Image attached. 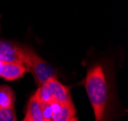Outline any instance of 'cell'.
<instances>
[{
    "mask_svg": "<svg viewBox=\"0 0 128 121\" xmlns=\"http://www.w3.org/2000/svg\"><path fill=\"white\" fill-rule=\"evenodd\" d=\"M22 121H25V120H22Z\"/></svg>",
    "mask_w": 128,
    "mask_h": 121,
    "instance_id": "cell-11",
    "label": "cell"
},
{
    "mask_svg": "<svg viewBox=\"0 0 128 121\" xmlns=\"http://www.w3.org/2000/svg\"><path fill=\"white\" fill-rule=\"evenodd\" d=\"M23 120L25 121H45L41 111V105L40 102L32 95L31 98L29 99L28 105H27L26 113Z\"/></svg>",
    "mask_w": 128,
    "mask_h": 121,
    "instance_id": "cell-7",
    "label": "cell"
},
{
    "mask_svg": "<svg viewBox=\"0 0 128 121\" xmlns=\"http://www.w3.org/2000/svg\"><path fill=\"white\" fill-rule=\"evenodd\" d=\"M0 60L7 63H16L24 65V52L17 42L0 39Z\"/></svg>",
    "mask_w": 128,
    "mask_h": 121,
    "instance_id": "cell-4",
    "label": "cell"
},
{
    "mask_svg": "<svg viewBox=\"0 0 128 121\" xmlns=\"http://www.w3.org/2000/svg\"><path fill=\"white\" fill-rule=\"evenodd\" d=\"M0 121H17L14 107L0 109Z\"/></svg>",
    "mask_w": 128,
    "mask_h": 121,
    "instance_id": "cell-9",
    "label": "cell"
},
{
    "mask_svg": "<svg viewBox=\"0 0 128 121\" xmlns=\"http://www.w3.org/2000/svg\"><path fill=\"white\" fill-rule=\"evenodd\" d=\"M45 121H50V120H45ZM69 121H78V119L76 118V116H75V117H73V118H71Z\"/></svg>",
    "mask_w": 128,
    "mask_h": 121,
    "instance_id": "cell-10",
    "label": "cell"
},
{
    "mask_svg": "<svg viewBox=\"0 0 128 121\" xmlns=\"http://www.w3.org/2000/svg\"><path fill=\"white\" fill-rule=\"evenodd\" d=\"M24 52V66L31 72L38 87L51 78H56V70L43 60L32 47L22 45Z\"/></svg>",
    "mask_w": 128,
    "mask_h": 121,
    "instance_id": "cell-2",
    "label": "cell"
},
{
    "mask_svg": "<svg viewBox=\"0 0 128 121\" xmlns=\"http://www.w3.org/2000/svg\"><path fill=\"white\" fill-rule=\"evenodd\" d=\"M16 104V94L9 86H0V109L14 108Z\"/></svg>",
    "mask_w": 128,
    "mask_h": 121,
    "instance_id": "cell-8",
    "label": "cell"
},
{
    "mask_svg": "<svg viewBox=\"0 0 128 121\" xmlns=\"http://www.w3.org/2000/svg\"><path fill=\"white\" fill-rule=\"evenodd\" d=\"M27 72L26 67L16 63H7L0 60V78L6 81H16L22 78Z\"/></svg>",
    "mask_w": 128,
    "mask_h": 121,
    "instance_id": "cell-6",
    "label": "cell"
},
{
    "mask_svg": "<svg viewBox=\"0 0 128 121\" xmlns=\"http://www.w3.org/2000/svg\"><path fill=\"white\" fill-rule=\"evenodd\" d=\"M34 96L40 103H71L72 96L70 89L65 85L61 84L56 78H51L44 84L38 87Z\"/></svg>",
    "mask_w": 128,
    "mask_h": 121,
    "instance_id": "cell-3",
    "label": "cell"
},
{
    "mask_svg": "<svg viewBox=\"0 0 128 121\" xmlns=\"http://www.w3.org/2000/svg\"><path fill=\"white\" fill-rule=\"evenodd\" d=\"M51 105V119L50 121H69L76 116V108L74 103H50Z\"/></svg>",
    "mask_w": 128,
    "mask_h": 121,
    "instance_id": "cell-5",
    "label": "cell"
},
{
    "mask_svg": "<svg viewBox=\"0 0 128 121\" xmlns=\"http://www.w3.org/2000/svg\"><path fill=\"white\" fill-rule=\"evenodd\" d=\"M84 87L94 111L95 121H107L111 103V87L107 69L102 63H96L88 69Z\"/></svg>",
    "mask_w": 128,
    "mask_h": 121,
    "instance_id": "cell-1",
    "label": "cell"
}]
</instances>
